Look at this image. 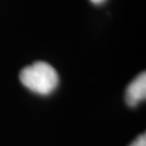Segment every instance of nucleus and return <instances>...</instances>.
Returning a JSON list of instances; mask_svg holds the SVG:
<instances>
[{"label": "nucleus", "mask_w": 146, "mask_h": 146, "mask_svg": "<svg viewBox=\"0 0 146 146\" xmlns=\"http://www.w3.org/2000/svg\"><path fill=\"white\" fill-rule=\"evenodd\" d=\"M20 80L33 92L48 95L52 93L58 87V75L50 64L46 62H36L22 69Z\"/></svg>", "instance_id": "f257e3e1"}, {"label": "nucleus", "mask_w": 146, "mask_h": 146, "mask_svg": "<svg viewBox=\"0 0 146 146\" xmlns=\"http://www.w3.org/2000/svg\"><path fill=\"white\" fill-rule=\"evenodd\" d=\"M146 98V74L142 73L131 82L125 91V101L130 106H136Z\"/></svg>", "instance_id": "f03ea898"}, {"label": "nucleus", "mask_w": 146, "mask_h": 146, "mask_svg": "<svg viewBox=\"0 0 146 146\" xmlns=\"http://www.w3.org/2000/svg\"><path fill=\"white\" fill-rule=\"evenodd\" d=\"M130 146H146V135L145 133H143L142 135H140L137 139H135L134 141L130 144Z\"/></svg>", "instance_id": "7ed1b4c3"}, {"label": "nucleus", "mask_w": 146, "mask_h": 146, "mask_svg": "<svg viewBox=\"0 0 146 146\" xmlns=\"http://www.w3.org/2000/svg\"><path fill=\"white\" fill-rule=\"evenodd\" d=\"M91 2H93L94 5H101V3H103L105 0H90Z\"/></svg>", "instance_id": "20e7f679"}]
</instances>
